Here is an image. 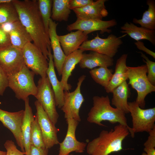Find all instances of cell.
<instances>
[{
  "instance_id": "35",
  "label": "cell",
  "mask_w": 155,
  "mask_h": 155,
  "mask_svg": "<svg viewBox=\"0 0 155 155\" xmlns=\"http://www.w3.org/2000/svg\"><path fill=\"white\" fill-rule=\"evenodd\" d=\"M11 45L8 33L3 28L2 24H0V49L5 48Z\"/></svg>"
},
{
  "instance_id": "43",
  "label": "cell",
  "mask_w": 155,
  "mask_h": 155,
  "mask_svg": "<svg viewBox=\"0 0 155 155\" xmlns=\"http://www.w3.org/2000/svg\"><path fill=\"white\" fill-rule=\"evenodd\" d=\"M6 152L0 150V155H6Z\"/></svg>"
},
{
  "instance_id": "31",
  "label": "cell",
  "mask_w": 155,
  "mask_h": 155,
  "mask_svg": "<svg viewBox=\"0 0 155 155\" xmlns=\"http://www.w3.org/2000/svg\"><path fill=\"white\" fill-rule=\"evenodd\" d=\"M37 2L38 9L45 28L49 34V23L51 15L53 0H38Z\"/></svg>"
},
{
  "instance_id": "33",
  "label": "cell",
  "mask_w": 155,
  "mask_h": 155,
  "mask_svg": "<svg viewBox=\"0 0 155 155\" xmlns=\"http://www.w3.org/2000/svg\"><path fill=\"white\" fill-rule=\"evenodd\" d=\"M141 56L144 62L146 63L147 68V78L153 85H155V62L150 60L145 54L141 53Z\"/></svg>"
},
{
  "instance_id": "5",
  "label": "cell",
  "mask_w": 155,
  "mask_h": 155,
  "mask_svg": "<svg viewBox=\"0 0 155 155\" xmlns=\"http://www.w3.org/2000/svg\"><path fill=\"white\" fill-rule=\"evenodd\" d=\"M147 73V68L146 64L136 67L127 66L128 84L136 91L137 95L135 102L143 109L145 107V98L146 96L155 91V86L148 81Z\"/></svg>"
},
{
  "instance_id": "39",
  "label": "cell",
  "mask_w": 155,
  "mask_h": 155,
  "mask_svg": "<svg viewBox=\"0 0 155 155\" xmlns=\"http://www.w3.org/2000/svg\"><path fill=\"white\" fill-rule=\"evenodd\" d=\"M149 136L144 146L146 148H152L155 147V126L149 132Z\"/></svg>"
},
{
  "instance_id": "17",
  "label": "cell",
  "mask_w": 155,
  "mask_h": 155,
  "mask_svg": "<svg viewBox=\"0 0 155 155\" xmlns=\"http://www.w3.org/2000/svg\"><path fill=\"white\" fill-rule=\"evenodd\" d=\"M106 1L98 0L83 7L72 10L75 14L77 19L102 20L103 18L108 14L104 4Z\"/></svg>"
},
{
  "instance_id": "44",
  "label": "cell",
  "mask_w": 155,
  "mask_h": 155,
  "mask_svg": "<svg viewBox=\"0 0 155 155\" xmlns=\"http://www.w3.org/2000/svg\"><path fill=\"white\" fill-rule=\"evenodd\" d=\"M69 155H72V154H70Z\"/></svg>"
},
{
  "instance_id": "30",
  "label": "cell",
  "mask_w": 155,
  "mask_h": 155,
  "mask_svg": "<svg viewBox=\"0 0 155 155\" xmlns=\"http://www.w3.org/2000/svg\"><path fill=\"white\" fill-rule=\"evenodd\" d=\"M108 68L99 67L94 68L89 71L93 80L104 88L108 85L113 75V70Z\"/></svg>"
},
{
  "instance_id": "10",
  "label": "cell",
  "mask_w": 155,
  "mask_h": 155,
  "mask_svg": "<svg viewBox=\"0 0 155 155\" xmlns=\"http://www.w3.org/2000/svg\"><path fill=\"white\" fill-rule=\"evenodd\" d=\"M36 113V117L41 131L45 148L49 149L59 144L57 133L59 129L57 128L44 110L41 104L36 100L34 102Z\"/></svg>"
},
{
  "instance_id": "40",
  "label": "cell",
  "mask_w": 155,
  "mask_h": 155,
  "mask_svg": "<svg viewBox=\"0 0 155 155\" xmlns=\"http://www.w3.org/2000/svg\"><path fill=\"white\" fill-rule=\"evenodd\" d=\"M134 43L138 49L151 56L154 59L155 58V53L146 48L143 42L141 41H138L135 42Z\"/></svg>"
},
{
  "instance_id": "2",
  "label": "cell",
  "mask_w": 155,
  "mask_h": 155,
  "mask_svg": "<svg viewBox=\"0 0 155 155\" xmlns=\"http://www.w3.org/2000/svg\"><path fill=\"white\" fill-rule=\"evenodd\" d=\"M129 134L128 128L120 124L109 131L103 130L87 145V153L89 155H108L119 152L123 149V140Z\"/></svg>"
},
{
  "instance_id": "20",
  "label": "cell",
  "mask_w": 155,
  "mask_h": 155,
  "mask_svg": "<svg viewBox=\"0 0 155 155\" xmlns=\"http://www.w3.org/2000/svg\"><path fill=\"white\" fill-rule=\"evenodd\" d=\"M48 50L49 61L46 71L47 77L54 94L56 106L61 108L64 103V90L60 81L58 80L56 74L51 46H48Z\"/></svg>"
},
{
  "instance_id": "16",
  "label": "cell",
  "mask_w": 155,
  "mask_h": 155,
  "mask_svg": "<svg viewBox=\"0 0 155 155\" xmlns=\"http://www.w3.org/2000/svg\"><path fill=\"white\" fill-rule=\"evenodd\" d=\"M4 28L9 34L11 44L18 49H22L28 43L31 42L32 39L30 34L20 21L2 24Z\"/></svg>"
},
{
  "instance_id": "38",
  "label": "cell",
  "mask_w": 155,
  "mask_h": 155,
  "mask_svg": "<svg viewBox=\"0 0 155 155\" xmlns=\"http://www.w3.org/2000/svg\"><path fill=\"white\" fill-rule=\"evenodd\" d=\"M49 149L30 145L28 154L26 155H48Z\"/></svg>"
},
{
  "instance_id": "24",
  "label": "cell",
  "mask_w": 155,
  "mask_h": 155,
  "mask_svg": "<svg viewBox=\"0 0 155 155\" xmlns=\"http://www.w3.org/2000/svg\"><path fill=\"white\" fill-rule=\"evenodd\" d=\"M128 54L122 55L117 60L114 73L108 84L104 89L108 93L113 90L122 82L128 79L127 75V66L126 61Z\"/></svg>"
},
{
  "instance_id": "15",
  "label": "cell",
  "mask_w": 155,
  "mask_h": 155,
  "mask_svg": "<svg viewBox=\"0 0 155 155\" xmlns=\"http://www.w3.org/2000/svg\"><path fill=\"white\" fill-rule=\"evenodd\" d=\"M117 24L115 19L108 21L94 20H83L77 19L74 23L68 25L66 28L69 31L77 30L87 33L100 31L101 34L104 32L110 33L111 30L109 29Z\"/></svg>"
},
{
  "instance_id": "11",
  "label": "cell",
  "mask_w": 155,
  "mask_h": 155,
  "mask_svg": "<svg viewBox=\"0 0 155 155\" xmlns=\"http://www.w3.org/2000/svg\"><path fill=\"white\" fill-rule=\"evenodd\" d=\"M22 50L26 66L41 78L46 77L48 60L39 49L30 42L25 45Z\"/></svg>"
},
{
  "instance_id": "41",
  "label": "cell",
  "mask_w": 155,
  "mask_h": 155,
  "mask_svg": "<svg viewBox=\"0 0 155 155\" xmlns=\"http://www.w3.org/2000/svg\"><path fill=\"white\" fill-rule=\"evenodd\" d=\"M144 150L145 152H143L142 155H155V148H144Z\"/></svg>"
},
{
  "instance_id": "18",
  "label": "cell",
  "mask_w": 155,
  "mask_h": 155,
  "mask_svg": "<svg viewBox=\"0 0 155 155\" xmlns=\"http://www.w3.org/2000/svg\"><path fill=\"white\" fill-rule=\"evenodd\" d=\"M58 24L51 18L49 21L48 33L51 46L53 53V56L54 66L58 75L61 76L62 65L66 56L61 48L58 39L56 31Z\"/></svg>"
},
{
  "instance_id": "21",
  "label": "cell",
  "mask_w": 155,
  "mask_h": 155,
  "mask_svg": "<svg viewBox=\"0 0 155 155\" xmlns=\"http://www.w3.org/2000/svg\"><path fill=\"white\" fill-rule=\"evenodd\" d=\"M84 51L78 49L66 56L62 67L60 81L64 91H69L71 89V85L68 83V79L76 65L80 61Z\"/></svg>"
},
{
  "instance_id": "27",
  "label": "cell",
  "mask_w": 155,
  "mask_h": 155,
  "mask_svg": "<svg viewBox=\"0 0 155 155\" xmlns=\"http://www.w3.org/2000/svg\"><path fill=\"white\" fill-rule=\"evenodd\" d=\"M70 0H53L51 18L53 20L61 22L68 20L71 12Z\"/></svg>"
},
{
  "instance_id": "12",
  "label": "cell",
  "mask_w": 155,
  "mask_h": 155,
  "mask_svg": "<svg viewBox=\"0 0 155 155\" xmlns=\"http://www.w3.org/2000/svg\"><path fill=\"white\" fill-rule=\"evenodd\" d=\"M25 65L22 49L11 44L0 49V65L7 76L18 72Z\"/></svg>"
},
{
  "instance_id": "42",
  "label": "cell",
  "mask_w": 155,
  "mask_h": 155,
  "mask_svg": "<svg viewBox=\"0 0 155 155\" xmlns=\"http://www.w3.org/2000/svg\"><path fill=\"white\" fill-rule=\"evenodd\" d=\"M13 1V0H0V4L3 3L11 2Z\"/></svg>"
},
{
  "instance_id": "32",
  "label": "cell",
  "mask_w": 155,
  "mask_h": 155,
  "mask_svg": "<svg viewBox=\"0 0 155 155\" xmlns=\"http://www.w3.org/2000/svg\"><path fill=\"white\" fill-rule=\"evenodd\" d=\"M30 145L37 147L45 148L41 131L36 116L32 123L30 135Z\"/></svg>"
},
{
  "instance_id": "23",
  "label": "cell",
  "mask_w": 155,
  "mask_h": 155,
  "mask_svg": "<svg viewBox=\"0 0 155 155\" xmlns=\"http://www.w3.org/2000/svg\"><path fill=\"white\" fill-rule=\"evenodd\" d=\"M121 33L127 34L136 41L146 40L154 45H155V30L139 27L132 23L127 22L121 27Z\"/></svg>"
},
{
  "instance_id": "36",
  "label": "cell",
  "mask_w": 155,
  "mask_h": 155,
  "mask_svg": "<svg viewBox=\"0 0 155 155\" xmlns=\"http://www.w3.org/2000/svg\"><path fill=\"white\" fill-rule=\"evenodd\" d=\"M8 87V76L0 65V96L3 95Z\"/></svg>"
},
{
  "instance_id": "13",
  "label": "cell",
  "mask_w": 155,
  "mask_h": 155,
  "mask_svg": "<svg viewBox=\"0 0 155 155\" xmlns=\"http://www.w3.org/2000/svg\"><path fill=\"white\" fill-rule=\"evenodd\" d=\"M66 121L67 124V131L64 139L59 144L58 155H69L72 152H83L87 144L78 141L75 135L76 130L79 122L71 119H66Z\"/></svg>"
},
{
  "instance_id": "26",
  "label": "cell",
  "mask_w": 155,
  "mask_h": 155,
  "mask_svg": "<svg viewBox=\"0 0 155 155\" xmlns=\"http://www.w3.org/2000/svg\"><path fill=\"white\" fill-rule=\"evenodd\" d=\"M112 105L125 114L129 113L127 99L130 94V89L126 81L122 82L112 92Z\"/></svg>"
},
{
  "instance_id": "29",
  "label": "cell",
  "mask_w": 155,
  "mask_h": 155,
  "mask_svg": "<svg viewBox=\"0 0 155 155\" xmlns=\"http://www.w3.org/2000/svg\"><path fill=\"white\" fill-rule=\"evenodd\" d=\"M12 2L0 4V24L20 21L18 12Z\"/></svg>"
},
{
  "instance_id": "6",
  "label": "cell",
  "mask_w": 155,
  "mask_h": 155,
  "mask_svg": "<svg viewBox=\"0 0 155 155\" xmlns=\"http://www.w3.org/2000/svg\"><path fill=\"white\" fill-rule=\"evenodd\" d=\"M37 94L35 97L54 124L58 121L59 115L56 108L54 94L47 77L40 78L38 82Z\"/></svg>"
},
{
  "instance_id": "4",
  "label": "cell",
  "mask_w": 155,
  "mask_h": 155,
  "mask_svg": "<svg viewBox=\"0 0 155 155\" xmlns=\"http://www.w3.org/2000/svg\"><path fill=\"white\" fill-rule=\"evenodd\" d=\"M35 74L25 65L18 72L8 76V87L17 99L24 101L30 95L35 96L37 88L34 80Z\"/></svg>"
},
{
  "instance_id": "9",
  "label": "cell",
  "mask_w": 155,
  "mask_h": 155,
  "mask_svg": "<svg viewBox=\"0 0 155 155\" xmlns=\"http://www.w3.org/2000/svg\"><path fill=\"white\" fill-rule=\"evenodd\" d=\"M86 77L84 75L79 77L76 88L73 91H64V103L61 109L64 113L66 120L71 119L78 122L81 121L79 111L85 99L81 92V87Z\"/></svg>"
},
{
  "instance_id": "28",
  "label": "cell",
  "mask_w": 155,
  "mask_h": 155,
  "mask_svg": "<svg viewBox=\"0 0 155 155\" xmlns=\"http://www.w3.org/2000/svg\"><path fill=\"white\" fill-rule=\"evenodd\" d=\"M146 4L148 8L143 13L142 19H137L134 18L133 22L140 25L141 27L146 29L155 30V1L154 0H147Z\"/></svg>"
},
{
  "instance_id": "25",
  "label": "cell",
  "mask_w": 155,
  "mask_h": 155,
  "mask_svg": "<svg viewBox=\"0 0 155 155\" xmlns=\"http://www.w3.org/2000/svg\"><path fill=\"white\" fill-rule=\"evenodd\" d=\"M25 109L21 129L23 142L25 152L27 154L30 147V135L32 123L34 119L32 110L30 106L29 98H28L24 101Z\"/></svg>"
},
{
  "instance_id": "34",
  "label": "cell",
  "mask_w": 155,
  "mask_h": 155,
  "mask_svg": "<svg viewBox=\"0 0 155 155\" xmlns=\"http://www.w3.org/2000/svg\"><path fill=\"white\" fill-rule=\"evenodd\" d=\"M6 150V155H25V152L18 150L14 143L11 140H7L4 144Z\"/></svg>"
},
{
  "instance_id": "37",
  "label": "cell",
  "mask_w": 155,
  "mask_h": 155,
  "mask_svg": "<svg viewBox=\"0 0 155 155\" xmlns=\"http://www.w3.org/2000/svg\"><path fill=\"white\" fill-rule=\"evenodd\" d=\"M94 1L92 0H70V9L72 10L82 8L92 3Z\"/></svg>"
},
{
  "instance_id": "14",
  "label": "cell",
  "mask_w": 155,
  "mask_h": 155,
  "mask_svg": "<svg viewBox=\"0 0 155 155\" xmlns=\"http://www.w3.org/2000/svg\"><path fill=\"white\" fill-rule=\"evenodd\" d=\"M24 113L23 110L11 112L0 108V121L12 132L22 151L25 152L21 129Z\"/></svg>"
},
{
  "instance_id": "22",
  "label": "cell",
  "mask_w": 155,
  "mask_h": 155,
  "mask_svg": "<svg viewBox=\"0 0 155 155\" xmlns=\"http://www.w3.org/2000/svg\"><path fill=\"white\" fill-rule=\"evenodd\" d=\"M113 58L97 52L83 53L79 64L82 69H92L97 67H108L114 64Z\"/></svg>"
},
{
  "instance_id": "3",
  "label": "cell",
  "mask_w": 155,
  "mask_h": 155,
  "mask_svg": "<svg viewBox=\"0 0 155 155\" xmlns=\"http://www.w3.org/2000/svg\"><path fill=\"white\" fill-rule=\"evenodd\" d=\"M92 99L93 106L88 114L87 119L88 122L102 126H106L102 123L103 121H108L112 124L119 123L126 126L131 136L134 137L135 134L131 127L127 124L125 114L111 106L108 96L101 97L94 96Z\"/></svg>"
},
{
  "instance_id": "1",
  "label": "cell",
  "mask_w": 155,
  "mask_h": 155,
  "mask_svg": "<svg viewBox=\"0 0 155 155\" xmlns=\"http://www.w3.org/2000/svg\"><path fill=\"white\" fill-rule=\"evenodd\" d=\"M19 20L30 34L33 43L49 61L48 47L51 46L38 9L37 0H13Z\"/></svg>"
},
{
  "instance_id": "8",
  "label": "cell",
  "mask_w": 155,
  "mask_h": 155,
  "mask_svg": "<svg viewBox=\"0 0 155 155\" xmlns=\"http://www.w3.org/2000/svg\"><path fill=\"white\" fill-rule=\"evenodd\" d=\"M129 113L132 118L133 133H148L155 126V108L144 109L135 101L128 102Z\"/></svg>"
},
{
  "instance_id": "7",
  "label": "cell",
  "mask_w": 155,
  "mask_h": 155,
  "mask_svg": "<svg viewBox=\"0 0 155 155\" xmlns=\"http://www.w3.org/2000/svg\"><path fill=\"white\" fill-rule=\"evenodd\" d=\"M123 43L120 38L114 34H110L106 38H103L97 34L93 39L84 41L79 49L97 52L113 58Z\"/></svg>"
},
{
  "instance_id": "19",
  "label": "cell",
  "mask_w": 155,
  "mask_h": 155,
  "mask_svg": "<svg viewBox=\"0 0 155 155\" xmlns=\"http://www.w3.org/2000/svg\"><path fill=\"white\" fill-rule=\"evenodd\" d=\"M88 34L80 30L63 35H58L62 50L66 56L79 49L80 46L87 40Z\"/></svg>"
}]
</instances>
